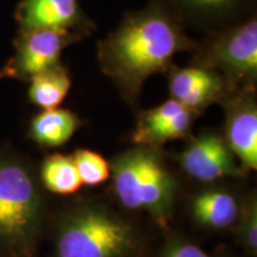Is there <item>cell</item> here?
Returning a JSON list of instances; mask_svg holds the SVG:
<instances>
[{
  "mask_svg": "<svg viewBox=\"0 0 257 257\" xmlns=\"http://www.w3.org/2000/svg\"><path fill=\"white\" fill-rule=\"evenodd\" d=\"M19 31H79L88 36L94 25L78 0H21L16 10Z\"/></svg>",
  "mask_w": 257,
  "mask_h": 257,
  "instance_id": "30bf717a",
  "label": "cell"
},
{
  "mask_svg": "<svg viewBox=\"0 0 257 257\" xmlns=\"http://www.w3.org/2000/svg\"><path fill=\"white\" fill-rule=\"evenodd\" d=\"M8 78H11V74H10L8 67L3 66L2 68H0V81L4 79H8Z\"/></svg>",
  "mask_w": 257,
  "mask_h": 257,
  "instance_id": "ffe728a7",
  "label": "cell"
},
{
  "mask_svg": "<svg viewBox=\"0 0 257 257\" xmlns=\"http://www.w3.org/2000/svg\"><path fill=\"white\" fill-rule=\"evenodd\" d=\"M159 257H213L205 252L200 246L188 242H174Z\"/></svg>",
  "mask_w": 257,
  "mask_h": 257,
  "instance_id": "d6986e66",
  "label": "cell"
},
{
  "mask_svg": "<svg viewBox=\"0 0 257 257\" xmlns=\"http://www.w3.org/2000/svg\"><path fill=\"white\" fill-rule=\"evenodd\" d=\"M239 212L237 199L224 189L201 192L192 201L194 220L212 230H227L234 226Z\"/></svg>",
  "mask_w": 257,
  "mask_h": 257,
  "instance_id": "5bb4252c",
  "label": "cell"
},
{
  "mask_svg": "<svg viewBox=\"0 0 257 257\" xmlns=\"http://www.w3.org/2000/svg\"><path fill=\"white\" fill-rule=\"evenodd\" d=\"M195 47L197 42L186 34L181 21L154 2L142 10L128 12L99 42V67L125 100L135 105L148 78L167 73L176 54L193 51Z\"/></svg>",
  "mask_w": 257,
  "mask_h": 257,
  "instance_id": "6da1fadb",
  "label": "cell"
},
{
  "mask_svg": "<svg viewBox=\"0 0 257 257\" xmlns=\"http://www.w3.org/2000/svg\"><path fill=\"white\" fill-rule=\"evenodd\" d=\"M72 159L82 185L98 186L111 176L110 163L93 150H75Z\"/></svg>",
  "mask_w": 257,
  "mask_h": 257,
  "instance_id": "e0dca14e",
  "label": "cell"
},
{
  "mask_svg": "<svg viewBox=\"0 0 257 257\" xmlns=\"http://www.w3.org/2000/svg\"><path fill=\"white\" fill-rule=\"evenodd\" d=\"M82 125L79 115L64 108L43 110L29 124L28 135L41 148H59L66 144Z\"/></svg>",
  "mask_w": 257,
  "mask_h": 257,
  "instance_id": "4fadbf2b",
  "label": "cell"
},
{
  "mask_svg": "<svg viewBox=\"0 0 257 257\" xmlns=\"http://www.w3.org/2000/svg\"><path fill=\"white\" fill-rule=\"evenodd\" d=\"M141 239L133 225L100 206H82L61 219L56 257H137Z\"/></svg>",
  "mask_w": 257,
  "mask_h": 257,
  "instance_id": "277c9868",
  "label": "cell"
},
{
  "mask_svg": "<svg viewBox=\"0 0 257 257\" xmlns=\"http://www.w3.org/2000/svg\"><path fill=\"white\" fill-rule=\"evenodd\" d=\"M237 237L239 243L250 255H256L257 250V202L250 195L242 205L237 220Z\"/></svg>",
  "mask_w": 257,
  "mask_h": 257,
  "instance_id": "ac0fdd59",
  "label": "cell"
},
{
  "mask_svg": "<svg viewBox=\"0 0 257 257\" xmlns=\"http://www.w3.org/2000/svg\"><path fill=\"white\" fill-rule=\"evenodd\" d=\"M72 87L69 72L62 64L51 67L29 80L28 98L42 110L57 108Z\"/></svg>",
  "mask_w": 257,
  "mask_h": 257,
  "instance_id": "9a60e30c",
  "label": "cell"
},
{
  "mask_svg": "<svg viewBox=\"0 0 257 257\" xmlns=\"http://www.w3.org/2000/svg\"><path fill=\"white\" fill-rule=\"evenodd\" d=\"M191 64L217 70L238 87H256L257 19L211 31L197 47Z\"/></svg>",
  "mask_w": 257,
  "mask_h": 257,
  "instance_id": "5b68a950",
  "label": "cell"
},
{
  "mask_svg": "<svg viewBox=\"0 0 257 257\" xmlns=\"http://www.w3.org/2000/svg\"><path fill=\"white\" fill-rule=\"evenodd\" d=\"M186 174L201 182L244 174L224 135L213 130L199 134L179 155Z\"/></svg>",
  "mask_w": 257,
  "mask_h": 257,
  "instance_id": "ba28073f",
  "label": "cell"
},
{
  "mask_svg": "<svg viewBox=\"0 0 257 257\" xmlns=\"http://www.w3.org/2000/svg\"><path fill=\"white\" fill-rule=\"evenodd\" d=\"M167 74L173 100L185 106L195 115L201 114L216 102L221 104L240 88L217 70L192 64L187 67L172 64Z\"/></svg>",
  "mask_w": 257,
  "mask_h": 257,
  "instance_id": "52a82bcc",
  "label": "cell"
},
{
  "mask_svg": "<svg viewBox=\"0 0 257 257\" xmlns=\"http://www.w3.org/2000/svg\"><path fill=\"white\" fill-rule=\"evenodd\" d=\"M0 257H2V256H0Z\"/></svg>",
  "mask_w": 257,
  "mask_h": 257,
  "instance_id": "44dd1931",
  "label": "cell"
},
{
  "mask_svg": "<svg viewBox=\"0 0 257 257\" xmlns=\"http://www.w3.org/2000/svg\"><path fill=\"white\" fill-rule=\"evenodd\" d=\"M174 14L182 24L189 23L211 29L230 27L243 12L248 0H155Z\"/></svg>",
  "mask_w": 257,
  "mask_h": 257,
  "instance_id": "7c38bea8",
  "label": "cell"
},
{
  "mask_svg": "<svg viewBox=\"0 0 257 257\" xmlns=\"http://www.w3.org/2000/svg\"><path fill=\"white\" fill-rule=\"evenodd\" d=\"M41 179L44 187L60 195L74 194L82 186L72 156L51 154L43 160Z\"/></svg>",
  "mask_w": 257,
  "mask_h": 257,
  "instance_id": "2e32d148",
  "label": "cell"
},
{
  "mask_svg": "<svg viewBox=\"0 0 257 257\" xmlns=\"http://www.w3.org/2000/svg\"><path fill=\"white\" fill-rule=\"evenodd\" d=\"M43 225V202L27 162L0 153V250L12 257H31Z\"/></svg>",
  "mask_w": 257,
  "mask_h": 257,
  "instance_id": "7a4b0ae2",
  "label": "cell"
},
{
  "mask_svg": "<svg viewBox=\"0 0 257 257\" xmlns=\"http://www.w3.org/2000/svg\"><path fill=\"white\" fill-rule=\"evenodd\" d=\"M195 117L185 106L170 99L138 114L133 142L136 146L160 149L169 141L187 137Z\"/></svg>",
  "mask_w": 257,
  "mask_h": 257,
  "instance_id": "8fae6325",
  "label": "cell"
},
{
  "mask_svg": "<svg viewBox=\"0 0 257 257\" xmlns=\"http://www.w3.org/2000/svg\"><path fill=\"white\" fill-rule=\"evenodd\" d=\"M110 168L113 192L121 206L146 212L166 225L172 217L178 185L160 150L137 146L115 156Z\"/></svg>",
  "mask_w": 257,
  "mask_h": 257,
  "instance_id": "3957f363",
  "label": "cell"
},
{
  "mask_svg": "<svg viewBox=\"0 0 257 257\" xmlns=\"http://www.w3.org/2000/svg\"><path fill=\"white\" fill-rule=\"evenodd\" d=\"M87 36L79 31L30 30L18 31L15 55L5 64L11 78L29 81L36 74L60 64L63 50Z\"/></svg>",
  "mask_w": 257,
  "mask_h": 257,
  "instance_id": "8992f818",
  "label": "cell"
},
{
  "mask_svg": "<svg viewBox=\"0 0 257 257\" xmlns=\"http://www.w3.org/2000/svg\"><path fill=\"white\" fill-rule=\"evenodd\" d=\"M225 118V140L244 172L257 168L256 87H240L221 102Z\"/></svg>",
  "mask_w": 257,
  "mask_h": 257,
  "instance_id": "9c48e42d",
  "label": "cell"
}]
</instances>
